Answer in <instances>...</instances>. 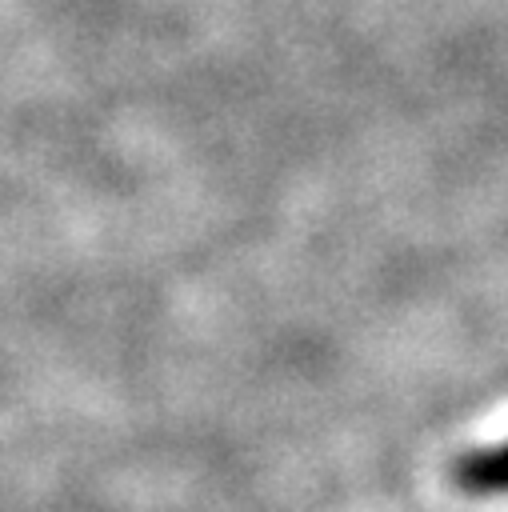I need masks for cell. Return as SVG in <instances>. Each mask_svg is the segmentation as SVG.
Returning a JSON list of instances; mask_svg holds the SVG:
<instances>
[{"instance_id":"cell-1","label":"cell","mask_w":508,"mask_h":512,"mask_svg":"<svg viewBox=\"0 0 508 512\" xmlns=\"http://www.w3.org/2000/svg\"><path fill=\"white\" fill-rule=\"evenodd\" d=\"M456 476H460V484H464V488H476V492L508 488V444H504V448H496V452H480V456L460 460Z\"/></svg>"}]
</instances>
